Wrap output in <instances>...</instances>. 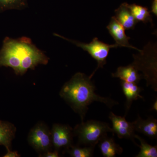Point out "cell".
Listing matches in <instances>:
<instances>
[{
    "label": "cell",
    "instance_id": "cell-3",
    "mask_svg": "<svg viewBox=\"0 0 157 157\" xmlns=\"http://www.w3.org/2000/svg\"><path fill=\"white\" fill-rule=\"evenodd\" d=\"M73 132L78 137L79 144L95 147L101 138L107 135V132L113 133V130L106 123L90 120L77 124Z\"/></svg>",
    "mask_w": 157,
    "mask_h": 157
},
{
    "label": "cell",
    "instance_id": "cell-2",
    "mask_svg": "<svg viewBox=\"0 0 157 157\" xmlns=\"http://www.w3.org/2000/svg\"><path fill=\"white\" fill-rule=\"evenodd\" d=\"M96 87L89 76L81 73H76L62 88L59 94L81 117L83 121L89 105L94 101L105 104L111 108L117 102L109 98H104L95 92Z\"/></svg>",
    "mask_w": 157,
    "mask_h": 157
},
{
    "label": "cell",
    "instance_id": "cell-5",
    "mask_svg": "<svg viewBox=\"0 0 157 157\" xmlns=\"http://www.w3.org/2000/svg\"><path fill=\"white\" fill-rule=\"evenodd\" d=\"M28 141L38 152L43 154L49 151L52 146L51 131L45 124L39 122L29 133Z\"/></svg>",
    "mask_w": 157,
    "mask_h": 157
},
{
    "label": "cell",
    "instance_id": "cell-12",
    "mask_svg": "<svg viewBox=\"0 0 157 157\" xmlns=\"http://www.w3.org/2000/svg\"><path fill=\"white\" fill-rule=\"evenodd\" d=\"M121 84L124 94L126 98L125 108L126 115H127L133 101H136L139 98L144 99L143 97L140 94L143 89L138 86L136 83L123 81H121Z\"/></svg>",
    "mask_w": 157,
    "mask_h": 157
},
{
    "label": "cell",
    "instance_id": "cell-4",
    "mask_svg": "<svg viewBox=\"0 0 157 157\" xmlns=\"http://www.w3.org/2000/svg\"><path fill=\"white\" fill-rule=\"evenodd\" d=\"M56 36L64 39L65 40L71 42L76 45L77 47H80L83 50L87 52L93 58L98 62V67L89 76L91 78L99 68H103L104 65L107 63V58L108 56L110 48H117L116 44L109 45L100 41L98 38L95 37L89 43H85L79 41H75L68 39L56 33H54Z\"/></svg>",
    "mask_w": 157,
    "mask_h": 157
},
{
    "label": "cell",
    "instance_id": "cell-14",
    "mask_svg": "<svg viewBox=\"0 0 157 157\" xmlns=\"http://www.w3.org/2000/svg\"><path fill=\"white\" fill-rule=\"evenodd\" d=\"M99 142V148L104 157H114L123 151L122 147L116 143L114 139L108 137L107 135L102 137Z\"/></svg>",
    "mask_w": 157,
    "mask_h": 157
},
{
    "label": "cell",
    "instance_id": "cell-18",
    "mask_svg": "<svg viewBox=\"0 0 157 157\" xmlns=\"http://www.w3.org/2000/svg\"><path fill=\"white\" fill-rule=\"evenodd\" d=\"M94 147L86 146L83 147L72 146L67 152L72 157H91L93 156Z\"/></svg>",
    "mask_w": 157,
    "mask_h": 157
},
{
    "label": "cell",
    "instance_id": "cell-1",
    "mask_svg": "<svg viewBox=\"0 0 157 157\" xmlns=\"http://www.w3.org/2000/svg\"><path fill=\"white\" fill-rule=\"evenodd\" d=\"M49 59L27 37H6L0 49V67L12 68L17 75L22 76L39 65H46Z\"/></svg>",
    "mask_w": 157,
    "mask_h": 157
},
{
    "label": "cell",
    "instance_id": "cell-22",
    "mask_svg": "<svg viewBox=\"0 0 157 157\" xmlns=\"http://www.w3.org/2000/svg\"><path fill=\"white\" fill-rule=\"evenodd\" d=\"M151 110H154L155 111H156V112L157 111V100H156L155 101L154 103L153 104L152 107L151 109Z\"/></svg>",
    "mask_w": 157,
    "mask_h": 157
},
{
    "label": "cell",
    "instance_id": "cell-8",
    "mask_svg": "<svg viewBox=\"0 0 157 157\" xmlns=\"http://www.w3.org/2000/svg\"><path fill=\"white\" fill-rule=\"evenodd\" d=\"M107 28L109 34L115 40V44L117 47H127L136 49L140 52H142V50H140L129 44V40L131 38L127 36L125 32V29L116 19L114 16L111 17Z\"/></svg>",
    "mask_w": 157,
    "mask_h": 157
},
{
    "label": "cell",
    "instance_id": "cell-6",
    "mask_svg": "<svg viewBox=\"0 0 157 157\" xmlns=\"http://www.w3.org/2000/svg\"><path fill=\"white\" fill-rule=\"evenodd\" d=\"M52 142L55 150L62 148L68 149L73 146V129L67 125L55 124L51 131Z\"/></svg>",
    "mask_w": 157,
    "mask_h": 157
},
{
    "label": "cell",
    "instance_id": "cell-17",
    "mask_svg": "<svg viewBox=\"0 0 157 157\" xmlns=\"http://www.w3.org/2000/svg\"><path fill=\"white\" fill-rule=\"evenodd\" d=\"M135 138H137L140 142V145H138L140 148V152L136 157H157V147L153 146L148 144L144 139L137 135H135Z\"/></svg>",
    "mask_w": 157,
    "mask_h": 157
},
{
    "label": "cell",
    "instance_id": "cell-21",
    "mask_svg": "<svg viewBox=\"0 0 157 157\" xmlns=\"http://www.w3.org/2000/svg\"><path fill=\"white\" fill-rule=\"evenodd\" d=\"M150 12L154 14L156 16H157V0H153L151 10Z\"/></svg>",
    "mask_w": 157,
    "mask_h": 157
},
{
    "label": "cell",
    "instance_id": "cell-15",
    "mask_svg": "<svg viewBox=\"0 0 157 157\" xmlns=\"http://www.w3.org/2000/svg\"><path fill=\"white\" fill-rule=\"evenodd\" d=\"M128 7L132 14L138 22L142 21L144 23L148 22L152 23V18L150 11L146 7L134 4L129 5Z\"/></svg>",
    "mask_w": 157,
    "mask_h": 157
},
{
    "label": "cell",
    "instance_id": "cell-7",
    "mask_svg": "<svg viewBox=\"0 0 157 157\" xmlns=\"http://www.w3.org/2000/svg\"><path fill=\"white\" fill-rule=\"evenodd\" d=\"M109 119L112 124L113 134H116L120 139L126 138L132 140L136 145L135 142V129L133 122L131 123L126 120L125 117L119 116L110 112Z\"/></svg>",
    "mask_w": 157,
    "mask_h": 157
},
{
    "label": "cell",
    "instance_id": "cell-10",
    "mask_svg": "<svg viewBox=\"0 0 157 157\" xmlns=\"http://www.w3.org/2000/svg\"><path fill=\"white\" fill-rule=\"evenodd\" d=\"M116 19L125 30L134 29L138 22L128 7V4L124 3L115 11Z\"/></svg>",
    "mask_w": 157,
    "mask_h": 157
},
{
    "label": "cell",
    "instance_id": "cell-20",
    "mask_svg": "<svg viewBox=\"0 0 157 157\" xmlns=\"http://www.w3.org/2000/svg\"><path fill=\"white\" fill-rule=\"evenodd\" d=\"M20 155L18 153L17 151H12L11 149L8 150L6 154L3 156L4 157H19Z\"/></svg>",
    "mask_w": 157,
    "mask_h": 157
},
{
    "label": "cell",
    "instance_id": "cell-9",
    "mask_svg": "<svg viewBox=\"0 0 157 157\" xmlns=\"http://www.w3.org/2000/svg\"><path fill=\"white\" fill-rule=\"evenodd\" d=\"M135 131L151 138L157 139V120L152 117L144 120L138 115L137 119L133 122Z\"/></svg>",
    "mask_w": 157,
    "mask_h": 157
},
{
    "label": "cell",
    "instance_id": "cell-11",
    "mask_svg": "<svg viewBox=\"0 0 157 157\" xmlns=\"http://www.w3.org/2000/svg\"><path fill=\"white\" fill-rule=\"evenodd\" d=\"M138 70L133 64L117 68L116 73H112L114 78H119L121 81L137 84L142 78V75L138 73Z\"/></svg>",
    "mask_w": 157,
    "mask_h": 157
},
{
    "label": "cell",
    "instance_id": "cell-13",
    "mask_svg": "<svg viewBox=\"0 0 157 157\" xmlns=\"http://www.w3.org/2000/svg\"><path fill=\"white\" fill-rule=\"evenodd\" d=\"M16 127L9 122L0 121V145L11 149V142L15 138Z\"/></svg>",
    "mask_w": 157,
    "mask_h": 157
},
{
    "label": "cell",
    "instance_id": "cell-16",
    "mask_svg": "<svg viewBox=\"0 0 157 157\" xmlns=\"http://www.w3.org/2000/svg\"><path fill=\"white\" fill-rule=\"evenodd\" d=\"M28 7V0H0V13L8 10H22Z\"/></svg>",
    "mask_w": 157,
    "mask_h": 157
},
{
    "label": "cell",
    "instance_id": "cell-19",
    "mask_svg": "<svg viewBox=\"0 0 157 157\" xmlns=\"http://www.w3.org/2000/svg\"><path fill=\"white\" fill-rule=\"evenodd\" d=\"M42 157H58L59 156V151L55 150L54 151H51L46 152L42 154Z\"/></svg>",
    "mask_w": 157,
    "mask_h": 157
}]
</instances>
